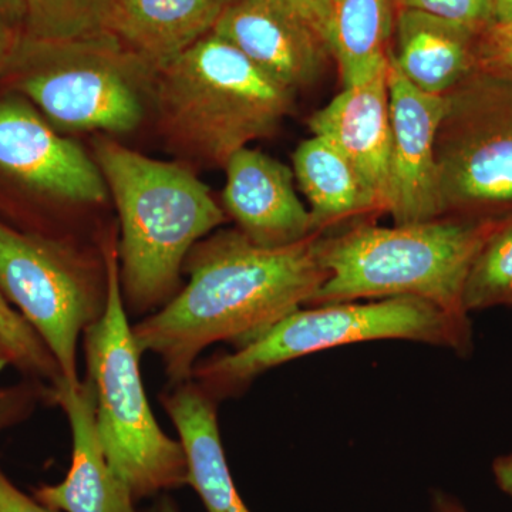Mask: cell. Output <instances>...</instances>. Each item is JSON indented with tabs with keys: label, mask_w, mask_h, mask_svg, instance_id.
<instances>
[{
	"label": "cell",
	"mask_w": 512,
	"mask_h": 512,
	"mask_svg": "<svg viewBox=\"0 0 512 512\" xmlns=\"http://www.w3.org/2000/svg\"><path fill=\"white\" fill-rule=\"evenodd\" d=\"M165 413L178 431L187 456L188 484L207 512H251L242 501L222 447L217 406L191 380L167 386L161 394Z\"/></svg>",
	"instance_id": "obj_18"
},
{
	"label": "cell",
	"mask_w": 512,
	"mask_h": 512,
	"mask_svg": "<svg viewBox=\"0 0 512 512\" xmlns=\"http://www.w3.org/2000/svg\"><path fill=\"white\" fill-rule=\"evenodd\" d=\"M153 97L168 143L218 167L271 137L295 101L292 90L215 32L158 70Z\"/></svg>",
	"instance_id": "obj_4"
},
{
	"label": "cell",
	"mask_w": 512,
	"mask_h": 512,
	"mask_svg": "<svg viewBox=\"0 0 512 512\" xmlns=\"http://www.w3.org/2000/svg\"><path fill=\"white\" fill-rule=\"evenodd\" d=\"M495 483L512 500V453L495 458L493 463Z\"/></svg>",
	"instance_id": "obj_28"
},
{
	"label": "cell",
	"mask_w": 512,
	"mask_h": 512,
	"mask_svg": "<svg viewBox=\"0 0 512 512\" xmlns=\"http://www.w3.org/2000/svg\"><path fill=\"white\" fill-rule=\"evenodd\" d=\"M25 2L23 0H0V20L18 30L25 25Z\"/></svg>",
	"instance_id": "obj_27"
},
{
	"label": "cell",
	"mask_w": 512,
	"mask_h": 512,
	"mask_svg": "<svg viewBox=\"0 0 512 512\" xmlns=\"http://www.w3.org/2000/svg\"><path fill=\"white\" fill-rule=\"evenodd\" d=\"M322 8L343 87L362 82L387 66L397 0H322Z\"/></svg>",
	"instance_id": "obj_20"
},
{
	"label": "cell",
	"mask_w": 512,
	"mask_h": 512,
	"mask_svg": "<svg viewBox=\"0 0 512 512\" xmlns=\"http://www.w3.org/2000/svg\"><path fill=\"white\" fill-rule=\"evenodd\" d=\"M397 5L476 28L491 20V0H397Z\"/></svg>",
	"instance_id": "obj_25"
},
{
	"label": "cell",
	"mask_w": 512,
	"mask_h": 512,
	"mask_svg": "<svg viewBox=\"0 0 512 512\" xmlns=\"http://www.w3.org/2000/svg\"><path fill=\"white\" fill-rule=\"evenodd\" d=\"M0 512H59L20 491L0 470Z\"/></svg>",
	"instance_id": "obj_26"
},
{
	"label": "cell",
	"mask_w": 512,
	"mask_h": 512,
	"mask_svg": "<svg viewBox=\"0 0 512 512\" xmlns=\"http://www.w3.org/2000/svg\"><path fill=\"white\" fill-rule=\"evenodd\" d=\"M0 173L70 204H101L109 197L96 160L15 94L0 99Z\"/></svg>",
	"instance_id": "obj_11"
},
{
	"label": "cell",
	"mask_w": 512,
	"mask_h": 512,
	"mask_svg": "<svg viewBox=\"0 0 512 512\" xmlns=\"http://www.w3.org/2000/svg\"><path fill=\"white\" fill-rule=\"evenodd\" d=\"M214 32L293 93L333 60L322 0H229Z\"/></svg>",
	"instance_id": "obj_10"
},
{
	"label": "cell",
	"mask_w": 512,
	"mask_h": 512,
	"mask_svg": "<svg viewBox=\"0 0 512 512\" xmlns=\"http://www.w3.org/2000/svg\"><path fill=\"white\" fill-rule=\"evenodd\" d=\"M503 218L450 215L393 227L359 224L319 237L328 278L309 306L412 296L468 319L463 305L468 272Z\"/></svg>",
	"instance_id": "obj_3"
},
{
	"label": "cell",
	"mask_w": 512,
	"mask_h": 512,
	"mask_svg": "<svg viewBox=\"0 0 512 512\" xmlns=\"http://www.w3.org/2000/svg\"><path fill=\"white\" fill-rule=\"evenodd\" d=\"M109 298L106 311L84 332L87 379L96 394L101 446L114 473L136 501L188 484V463L180 440L168 436L151 410L141 353L121 296L117 231L101 239Z\"/></svg>",
	"instance_id": "obj_5"
},
{
	"label": "cell",
	"mask_w": 512,
	"mask_h": 512,
	"mask_svg": "<svg viewBox=\"0 0 512 512\" xmlns=\"http://www.w3.org/2000/svg\"><path fill=\"white\" fill-rule=\"evenodd\" d=\"M23 33L40 40H74L106 32L111 0H23Z\"/></svg>",
	"instance_id": "obj_22"
},
{
	"label": "cell",
	"mask_w": 512,
	"mask_h": 512,
	"mask_svg": "<svg viewBox=\"0 0 512 512\" xmlns=\"http://www.w3.org/2000/svg\"><path fill=\"white\" fill-rule=\"evenodd\" d=\"M446 99L436 140L443 217L512 214V84L476 72Z\"/></svg>",
	"instance_id": "obj_9"
},
{
	"label": "cell",
	"mask_w": 512,
	"mask_h": 512,
	"mask_svg": "<svg viewBox=\"0 0 512 512\" xmlns=\"http://www.w3.org/2000/svg\"><path fill=\"white\" fill-rule=\"evenodd\" d=\"M319 237L284 248L259 247L238 229L202 239L185 261L187 284L160 311L134 323L141 356H157L168 386H177L191 380L201 353L214 343L237 349L254 342L309 305L328 278Z\"/></svg>",
	"instance_id": "obj_1"
},
{
	"label": "cell",
	"mask_w": 512,
	"mask_h": 512,
	"mask_svg": "<svg viewBox=\"0 0 512 512\" xmlns=\"http://www.w3.org/2000/svg\"><path fill=\"white\" fill-rule=\"evenodd\" d=\"M0 340L8 349L13 365L20 369L42 377L55 386L63 379L62 372L53 359L52 353L46 348L43 340L22 318L0 292Z\"/></svg>",
	"instance_id": "obj_23"
},
{
	"label": "cell",
	"mask_w": 512,
	"mask_h": 512,
	"mask_svg": "<svg viewBox=\"0 0 512 512\" xmlns=\"http://www.w3.org/2000/svg\"><path fill=\"white\" fill-rule=\"evenodd\" d=\"M409 339L470 353V320L412 296L296 309L248 345L198 360L191 382L214 402L245 392L256 377L299 357L352 343Z\"/></svg>",
	"instance_id": "obj_6"
},
{
	"label": "cell",
	"mask_w": 512,
	"mask_h": 512,
	"mask_svg": "<svg viewBox=\"0 0 512 512\" xmlns=\"http://www.w3.org/2000/svg\"><path fill=\"white\" fill-rule=\"evenodd\" d=\"M431 503H433L434 512H468L457 498L443 493V491H436L433 494V501Z\"/></svg>",
	"instance_id": "obj_31"
},
{
	"label": "cell",
	"mask_w": 512,
	"mask_h": 512,
	"mask_svg": "<svg viewBox=\"0 0 512 512\" xmlns=\"http://www.w3.org/2000/svg\"><path fill=\"white\" fill-rule=\"evenodd\" d=\"M3 73L57 130L109 136L140 126L156 76L107 32L74 40L20 32Z\"/></svg>",
	"instance_id": "obj_7"
},
{
	"label": "cell",
	"mask_w": 512,
	"mask_h": 512,
	"mask_svg": "<svg viewBox=\"0 0 512 512\" xmlns=\"http://www.w3.org/2000/svg\"><path fill=\"white\" fill-rule=\"evenodd\" d=\"M478 72L512 84V22L490 20L478 33Z\"/></svg>",
	"instance_id": "obj_24"
},
{
	"label": "cell",
	"mask_w": 512,
	"mask_h": 512,
	"mask_svg": "<svg viewBox=\"0 0 512 512\" xmlns=\"http://www.w3.org/2000/svg\"><path fill=\"white\" fill-rule=\"evenodd\" d=\"M229 0H111L106 32L154 73L214 32Z\"/></svg>",
	"instance_id": "obj_16"
},
{
	"label": "cell",
	"mask_w": 512,
	"mask_h": 512,
	"mask_svg": "<svg viewBox=\"0 0 512 512\" xmlns=\"http://www.w3.org/2000/svg\"><path fill=\"white\" fill-rule=\"evenodd\" d=\"M292 164L296 183L309 202L315 234L357 215L382 211L355 165L325 138L312 134L302 141Z\"/></svg>",
	"instance_id": "obj_19"
},
{
	"label": "cell",
	"mask_w": 512,
	"mask_h": 512,
	"mask_svg": "<svg viewBox=\"0 0 512 512\" xmlns=\"http://www.w3.org/2000/svg\"><path fill=\"white\" fill-rule=\"evenodd\" d=\"M19 33L18 30L13 29L8 23L0 20V74L5 72L6 66H8Z\"/></svg>",
	"instance_id": "obj_29"
},
{
	"label": "cell",
	"mask_w": 512,
	"mask_h": 512,
	"mask_svg": "<svg viewBox=\"0 0 512 512\" xmlns=\"http://www.w3.org/2000/svg\"><path fill=\"white\" fill-rule=\"evenodd\" d=\"M50 399L62 407L72 429V466L62 483L37 488L36 500L59 512H137L136 498L114 473L101 446L90 380L67 384L62 379L50 386Z\"/></svg>",
	"instance_id": "obj_14"
},
{
	"label": "cell",
	"mask_w": 512,
	"mask_h": 512,
	"mask_svg": "<svg viewBox=\"0 0 512 512\" xmlns=\"http://www.w3.org/2000/svg\"><path fill=\"white\" fill-rule=\"evenodd\" d=\"M0 292L43 340L64 382L79 383V340L103 316L109 298L103 248L89 254L0 221Z\"/></svg>",
	"instance_id": "obj_8"
},
{
	"label": "cell",
	"mask_w": 512,
	"mask_h": 512,
	"mask_svg": "<svg viewBox=\"0 0 512 512\" xmlns=\"http://www.w3.org/2000/svg\"><path fill=\"white\" fill-rule=\"evenodd\" d=\"M463 305L468 313L512 305V214L498 222L474 258Z\"/></svg>",
	"instance_id": "obj_21"
},
{
	"label": "cell",
	"mask_w": 512,
	"mask_h": 512,
	"mask_svg": "<svg viewBox=\"0 0 512 512\" xmlns=\"http://www.w3.org/2000/svg\"><path fill=\"white\" fill-rule=\"evenodd\" d=\"M157 512H178V508L175 507L173 500L168 497H164L160 505H158Z\"/></svg>",
	"instance_id": "obj_34"
},
{
	"label": "cell",
	"mask_w": 512,
	"mask_h": 512,
	"mask_svg": "<svg viewBox=\"0 0 512 512\" xmlns=\"http://www.w3.org/2000/svg\"><path fill=\"white\" fill-rule=\"evenodd\" d=\"M392 53V52H390ZM390 150L386 212L394 224H417L443 217L436 140L446 96L421 92L397 70L389 56Z\"/></svg>",
	"instance_id": "obj_12"
},
{
	"label": "cell",
	"mask_w": 512,
	"mask_h": 512,
	"mask_svg": "<svg viewBox=\"0 0 512 512\" xmlns=\"http://www.w3.org/2000/svg\"><path fill=\"white\" fill-rule=\"evenodd\" d=\"M19 396L6 390H0V429L12 421L16 410H19Z\"/></svg>",
	"instance_id": "obj_30"
},
{
	"label": "cell",
	"mask_w": 512,
	"mask_h": 512,
	"mask_svg": "<svg viewBox=\"0 0 512 512\" xmlns=\"http://www.w3.org/2000/svg\"><path fill=\"white\" fill-rule=\"evenodd\" d=\"M12 363V357H10L8 349L3 345L2 340H0V372L5 369L6 366Z\"/></svg>",
	"instance_id": "obj_33"
},
{
	"label": "cell",
	"mask_w": 512,
	"mask_h": 512,
	"mask_svg": "<svg viewBox=\"0 0 512 512\" xmlns=\"http://www.w3.org/2000/svg\"><path fill=\"white\" fill-rule=\"evenodd\" d=\"M387 72L389 63L362 82L343 87L308 121L313 136L328 140L355 165L375 192L382 211H386L392 150Z\"/></svg>",
	"instance_id": "obj_15"
},
{
	"label": "cell",
	"mask_w": 512,
	"mask_h": 512,
	"mask_svg": "<svg viewBox=\"0 0 512 512\" xmlns=\"http://www.w3.org/2000/svg\"><path fill=\"white\" fill-rule=\"evenodd\" d=\"M481 28L437 18L420 10H397V70L414 87L436 96H446L458 84L478 72L477 43Z\"/></svg>",
	"instance_id": "obj_17"
},
{
	"label": "cell",
	"mask_w": 512,
	"mask_h": 512,
	"mask_svg": "<svg viewBox=\"0 0 512 512\" xmlns=\"http://www.w3.org/2000/svg\"><path fill=\"white\" fill-rule=\"evenodd\" d=\"M222 210L249 241L284 248L312 237V217L295 188L292 168L245 147L224 165Z\"/></svg>",
	"instance_id": "obj_13"
},
{
	"label": "cell",
	"mask_w": 512,
	"mask_h": 512,
	"mask_svg": "<svg viewBox=\"0 0 512 512\" xmlns=\"http://www.w3.org/2000/svg\"><path fill=\"white\" fill-rule=\"evenodd\" d=\"M94 160L119 214L124 306L130 319H143L180 292L192 248L227 215L187 165L154 160L106 136L94 140Z\"/></svg>",
	"instance_id": "obj_2"
},
{
	"label": "cell",
	"mask_w": 512,
	"mask_h": 512,
	"mask_svg": "<svg viewBox=\"0 0 512 512\" xmlns=\"http://www.w3.org/2000/svg\"><path fill=\"white\" fill-rule=\"evenodd\" d=\"M491 20L512 22V0H491Z\"/></svg>",
	"instance_id": "obj_32"
}]
</instances>
